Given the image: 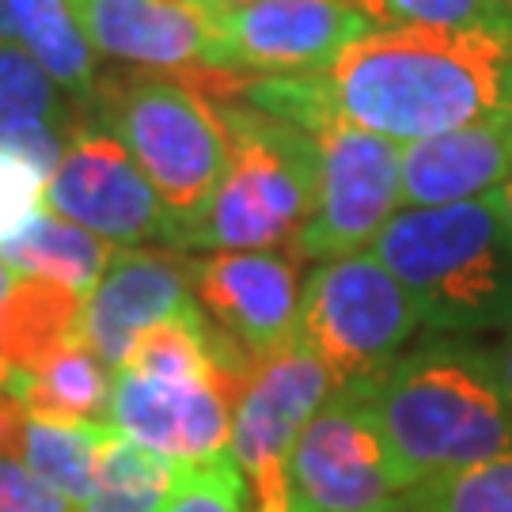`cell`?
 <instances>
[{
	"mask_svg": "<svg viewBox=\"0 0 512 512\" xmlns=\"http://www.w3.org/2000/svg\"><path fill=\"white\" fill-rule=\"evenodd\" d=\"M497 4H501V8H505V12L512 16V0H497Z\"/></svg>",
	"mask_w": 512,
	"mask_h": 512,
	"instance_id": "35",
	"label": "cell"
},
{
	"mask_svg": "<svg viewBox=\"0 0 512 512\" xmlns=\"http://www.w3.org/2000/svg\"><path fill=\"white\" fill-rule=\"evenodd\" d=\"M334 391L323 361L293 342L251 365L232 414V456L247 478L255 512H285V463L296 437Z\"/></svg>",
	"mask_w": 512,
	"mask_h": 512,
	"instance_id": "10",
	"label": "cell"
},
{
	"mask_svg": "<svg viewBox=\"0 0 512 512\" xmlns=\"http://www.w3.org/2000/svg\"><path fill=\"white\" fill-rule=\"evenodd\" d=\"M247 478L232 448L198 463H175L171 494L160 512H247Z\"/></svg>",
	"mask_w": 512,
	"mask_h": 512,
	"instance_id": "25",
	"label": "cell"
},
{
	"mask_svg": "<svg viewBox=\"0 0 512 512\" xmlns=\"http://www.w3.org/2000/svg\"><path fill=\"white\" fill-rule=\"evenodd\" d=\"M368 512H410V509H406L403 501L395 497V501H387V505H380V509H368Z\"/></svg>",
	"mask_w": 512,
	"mask_h": 512,
	"instance_id": "34",
	"label": "cell"
},
{
	"mask_svg": "<svg viewBox=\"0 0 512 512\" xmlns=\"http://www.w3.org/2000/svg\"><path fill=\"white\" fill-rule=\"evenodd\" d=\"M0 38H16V23H12V4L0 0Z\"/></svg>",
	"mask_w": 512,
	"mask_h": 512,
	"instance_id": "32",
	"label": "cell"
},
{
	"mask_svg": "<svg viewBox=\"0 0 512 512\" xmlns=\"http://www.w3.org/2000/svg\"><path fill=\"white\" fill-rule=\"evenodd\" d=\"M16 42L50 73L61 92L92 103L99 92L95 50L76 23L69 0H8Z\"/></svg>",
	"mask_w": 512,
	"mask_h": 512,
	"instance_id": "20",
	"label": "cell"
},
{
	"mask_svg": "<svg viewBox=\"0 0 512 512\" xmlns=\"http://www.w3.org/2000/svg\"><path fill=\"white\" fill-rule=\"evenodd\" d=\"M217 73L311 76L353 42L380 31L361 0H255L213 12Z\"/></svg>",
	"mask_w": 512,
	"mask_h": 512,
	"instance_id": "9",
	"label": "cell"
},
{
	"mask_svg": "<svg viewBox=\"0 0 512 512\" xmlns=\"http://www.w3.org/2000/svg\"><path fill=\"white\" fill-rule=\"evenodd\" d=\"M171 478H175L171 459L148 452L114 429L107 452L99 459L92 490L76 505V512H160L171 494Z\"/></svg>",
	"mask_w": 512,
	"mask_h": 512,
	"instance_id": "22",
	"label": "cell"
},
{
	"mask_svg": "<svg viewBox=\"0 0 512 512\" xmlns=\"http://www.w3.org/2000/svg\"><path fill=\"white\" fill-rule=\"evenodd\" d=\"M217 84V99H243L296 126L342 118L399 145L512 114V23L505 27H380L311 76Z\"/></svg>",
	"mask_w": 512,
	"mask_h": 512,
	"instance_id": "1",
	"label": "cell"
},
{
	"mask_svg": "<svg viewBox=\"0 0 512 512\" xmlns=\"http://www.w3.org/2000/svg\"><path fill=\"white\" fill-rule=\"evenodd\" d=\"M92 50L164 73H217V23L198 0H69Z\"/></svg>",
	"mask_w": 512,
	"mask_h": 512,
	"instance_id": "15",
	"label": "cell"
},
{
	"mask_svg": "<svg viewBox=\"0 0 512 512\" xmlns=\"http://www.w3.org/2000/svg\"><path fill=\"white\" fill-rule=\"evenodd\" d=\"M372 255L414 296L421 323L444 338L512 327V236L497 194L399 209Z\"/></svg>",
	"mask_w": 512,
	"mask_h": 512,
	"instance_id": "3",
	"label": "cell"
},
{
	"mask_svg": "<svg viewBox=\"0 0 512 512\" xmlns=\"http://www.w3.org/2000/svg\"><path fill=\"white\" fill-rule=\"evenodd\" d=\"M4 391H12L27 414L54 421H107L114 372L80 342L65 346L35 372H16Z\"/></svg>",
	"mask_w": 512,
	"mask_h": 512,
	"instance_id": "19",
	"label": "cell"
},
{
	"mask_svg": "<svg viewBox=\"0 0 512 512\" xmlns=\"http://www.w3.org/2000/svg\"><path fill=\"white\" fill-rule=\"evenodd\" d=\"M365 399L406 490L512 452V399L478 346L406 349L384 376L365 380Z\"/></svg>",
	"mask_w": 512,
	"mask_h": 512,
	"instance_id": "2",
	"label": "cell"
},
{
	"mask_svg": "<svg viewBox=\"0 0 512 512\" xmlns=\"http://www.w3.org/2000/svg\"><path fill=\"white\" fill-rule=\"evenodd\" d=\"M46 209L88 228L110 247L148 239L171 243V217L129 148L99 122H76L69 145L46 179Z\"/></svg>",
	"mask_w": 512,
	"mask_h": 512,
	"instance_id": "11",
	"label": "cell"
},
{
	"mask_svg": "<svg viewBox=\"0 0 512 512\" xmlns=\"http://www.w3.org/2000/svg\"><path fill=\"white\" fill-rule=\"evenodd\" d=\"M209 12H228V8H243V4H255V0H198Z\"/></svg>",
	"mask_w": 512,
	"mask_h": 512,
	"instance_id": "33",
	"label": "cell"
},
{
	"mask_svg": "<svg viewBox=\"0 0 512 512\" xmlns=\"http://www.w3.org/2000/svg\"><path fill=\"white\" fill-rule=\"evenodd\" d=\"M311 133L319 145V179L293 251L311 262H334L372 247L403 209V145L342 118H323Z\"/></svg>",
	"mask_w": 512,
	"mask_h": 512,
	"instance_id": "7",
	"label": "cell"
},
{
	"mask_svg": "<svg viewBox=\"0 0 512 512\" xmlns=\"http://www.w3.org/2000/svg\"><path fill=\"white\" fill-rule=\"evenodd\" d=\"M80 311V293L19 274L16 289L0 304V361L8 372H35L65 346H73L80 338Z\"/></svg>",
	"mask_w": 512,
	"mask_h": 512,
	"instance_id": "17",
	"label": "cell"
},
{
	"mask_svg": "<svg viewBox=\"0 0 512 512\" xmlns=\"http://www.w3.org/2000/svg\"><path fill=\"white\" fill-rule=\"evenodd\" d=\"M190 281L209 323L236 342L247 361L274 357L296 342L300 311V255L293 247L270 251H217L190 258Z\"/></svg>",
	"mask_w": 512,
	"mask_h": 512,
	"instance_id": "12",
	"label": "cell"
},
{
	"mask_svg": "<svg viewBox=\"0 0 512 512\" xmlns=\"http://www.w3.org/2000/svg\"><path fill=\"white\" fill-rule=\"evenodd\" d=\"M198 308L190 258L167 251H114L107 274L84 296L80 346L118 372L152 327Z\"/></svg>",
	"mask_w": 512,
	"mask_h": 512,
	"instance_id": "14",
	"label": "cell"
},
{
	"mask_svg": "<svg viewBox=\"0 0 512 512\" xmlns=\"http://www.w3.org/2000/svg\"><path fill=\"white\" fill-rule=\"evenodd\" d=\"M486 357H490V368H494L497 384L505 387V395L512 399V327L501 330V338H497L494 349H486Z\"/></svg>",
	"mask_w": 512,
	"mask_h": 512,
	"instance_id": "29",
	"label": "cell"
},
{
	"mask_svg": "<svg viewBox=\"0 0 512 512\" xmlns=\"http://www.w3.org/2000/svg\"><path fill=\"white\" fill-rule=\"evenodd\" d=\"M497 209H501V220H505V228H509L512 236V179L497 190Z\"/></svg>",
	"mask_w": 512,
	"mask_h": 512,
	"instance_id": "31",
	"label": "cell"
},
{
	"mask_svg": "<svg viewBox=\"0 0 512 512\" xmlns=\"http://www.w3.org/2000/svg\"><path fill=\"white\" fill-rule=\"evenodd\" d=\"M421 327L414 296L372 251L319 262L296 311V342L323 361L334 384L384 376Z\"/></svg>",
	"mask_w": 512,
	"mask_h": 512,
	"instance_id": "6",
	"label": "cell"
},
{
	"mask_svg": "<svg viewBox=\"0 0 512 512\" xmlns=\"http://www.w3.org/2000/svg\"><path fill=\"white\" fill-rule=\"evenodd\" d=\"M110 437H114L110 421H54L27 414L19 456L46 486H54L61 497L80 505L92 490Z\"/></svg>",
	"mask_w": 512,
	"mask_h": 512,
	"instance_id": "21",
	"label": "cell"
},
{
	"mask_svg": "<svg viewBox=\"0 0 512 512\" xmlns=\"http://www.w3.org/2000/svg\"><path fill=\"white\" fill-rule=\"evenodd\" d=\"M512 179V114L403 145V209L497 194Z\"/></svg>",
	"mask_w": 512,
	"mask_h": 512,
	"instance_id": "16",
	"label": "cell"
},
{
	"mask_svg": "<svg viewBox=\"0 0 512 512\" xmlns=\"http://www.w3.org/2000/svg\"><path fill=\"white\" fill-rule=\"evenodd\" d=\"M46 171L12 141H0V247L19 236L46 205Z\"/></svg>",
	"mask_w": 512,
	"mask_h": 512,
	"instance_id": "27",
	"label": "cell"
},
{
	"mask_svg": "<svg viewBox=\"0 0 512 512\" xmlns=\"http://www.w3.org/2000/svg\"><path fill=\"white\" fill-rule=\"evenodd\" d=\"M88 107H95V122L129 148V156L160 194L171 217V239L190 220L202 217L232 160L217 103L186 84L145 76L118 84L99 80V92Z\"/></svg>",
	"mask_w": 512,
	"mask_h": 512,
	"instance_id": "5",
	"label": "cell"
},
{
	"mask_svg": "<svg viewBox=\"0 0 512 512\" xmlns=\"http://www.w3.org/2000/svg\"><path fill=\"white\" fill-rule=\"evenodd\" d=\"M236 403V391L213 376L118 368L107 421L126 440L171 463H198L228 452Z\"/></svg>",
	"mask_w": 512,
	"mask_h": 512,
	"instance_id": "13",
	"label": "cell"
},
{
	"mask_svg": "<svg viewBox=\"0 0 512 512\" xmlns=\"http://www.w3.org/2000/svg\"><path fill=\"white\" fill-rule=\"evenodd\" d=\"M232 160L213 202L175 232L179 251H270L293 247L308 224L319 179L315 133L247 103H217Z\"/></svg>",
	"mask_w": 512,
	"mask_h": 512,
	"instance_id": "4",
	"label": "cell"
},
{
	"mask_svg": "<svg viewBox=\"0 0 512 512\" xmlns=\"http://www.w3.org/2000/svg\"><path fill=\"white\" fill-rule=\"evenodd\" d=\"M365 384H334L285 463V512H368L403 494Z\"/></svg>",
	"mask_w": 512,
	"mask_h": 512,
	"instance_id": "8",
	"label": "cell"
},
{
	"mask_svg": "<svg viewBox=\"0 0 512 512\" xmlns=\"http://www.w3.org/2000/svg\"><path fill=\"white\" fill-rule=\"evenodd\" d=\"M399 501L410 512H512V452L414 482Z\"/></svg>",
	"mask_w": 512,
	"mask_h": 512,
	"instance_id": "24",
	"label": "cell"
},
{
	"mask_svg": "<svg viewBox=\"0 0 512 512\" xmlns=\"http://www.w3.org/2000/svg\"><path fill=\"white\" fill-rule=\"evenodd\" d=\"M16 281H19V274L8 266V262H4V258H0V304H4V300H8V293L16 289ZM8 380H12V372H8V365L0 361V387H8Z\"/></svg>",
	"mask_w": 512,
	"mask_h": 512,
	"instance_id": "30",
	"label": "cell"
},
{
	"mask_svg": "<svg viewBox=\"0 0 512 512\" xmlns=\"http://www.w3.org/2000/svg\"><path fill=\"white\" fill-rule=\"evenodd\" d=\"M0 258L16 274L42 277V281H54V285L88 296L99 285V277L107 274L114 247L73 220L42 209L19 236L0 247Z\"/></svg>",
	"mask_w": 512,
	"mask_h": 512,
	"instance_id": "18",
	"label": "cell"
},
{
	"mask_svg": "<svg viewBox=\"0 0 512 512\" xmlns=\"http://www.w3.org/2000/svg\"><path fill=\"white\" fill-rule=\"evenodd\" d=\"M0 512H76V505L46 486L23 456H0Z\"/></svg>",
	"mask_w": 512,
	"mask_h": 512,
	"instance_id": "28",
	"label": "cell"
},
{
	"mask_svg": "<svg viewBox=\"0 0 512 512\" xmlns=\"http://www.w3.org/2000/svg\"><path fill=\"white\" fill-rule=\"evenodd\" d=\"M38 126L76 129L73 107L50 73L19 46L16 38H0V141Z\"/></svg>",
	"mask_w": 512,
	"mask_h": 512,
	"instance_id": "23",
	"label": "cell"
},
{
	"mask_svg": "<svg viewBox=\"0 0 512 512\" xmlns=\"http://www.w3.org/2000/svg\"><path fill=\"white\" fill-rule=\"evenodd\" d=\"M380 27H505L512 16L497 0H361Z\"/></svg>",
	"mask_w": 512,
	"mask_h": 512,
	"instance_id": "26",
	"label": "cell"
}]
</instances>
